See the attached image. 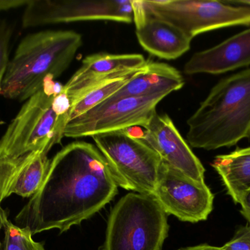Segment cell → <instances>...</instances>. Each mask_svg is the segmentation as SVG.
<instances>
[{
    "label": "cell",
    "mask_w": 250,
    "mask_h": 250,
    "mask_svg": "<svg viewBox=\"0 0 250 250\" xmlns=\"http://www.w3.org/2000/svg\"><path fill=\"white\" fill-rule=\"evenodd\" d=\"M7 218V213L4 209H2L0 204V233L4 227V220ZM0 250H3L2 241L0 240Z\"/></svg>",
    "instance_id": "obj_24"
},
{
    "label": "cell",
    "mask_w": 250,
    "mask_h": 250,
    "mask_svg": "<svg viewBox=\"0 0 250 250\" xmlns=\"http://www.w3.org/2000/svg\"><path fill=\"white\" fill-rule=\"evenodd\" d=\"M226 2L229 3V4H234V5H239V6H245V7H250V0L248 1V0H237V1H226Z\"/></svg>",
    "instance_id": "obj_25"
},
{
    "label": "cell",
    "mask_w": 250,
    "mask_h": 250,
    "mask_svg": "<svg viewBox=\"0 0 250 250\" xmlns=\"http://www.w3.org/2000/svg\"><path fill=\"white\" fill-rule=\"evenodd\" d=\"M146 14L161 19L192 40L199 34L220 28L250 26V7L226 1L140 0Z\"/></svg>",
    "instance_id": "obj_7"
},
{
    "label": "cell",
    "mask_w": 250,
    "mask_h": 250,
    "mask_svg": "<svg viewBox=\"0 0 250 250\" xmlns=\"http://www.w3.org/2000/svg\"><path fill=\"white\" fill-rule=\"evenodd\" d=\"M144 129L141 139L163 162L196 182H205V168L167 114L156 113Z\"/></svg>",
    "instance_id": "obj_11"
},
{
    "label": "cell",
    "mask_w": 250,
    "mask_h": 250,
    "mask_svg": "<svg viewBox=\"0 0 250 250\" xmlns=\"http://www.w3.org/2000/svg\"><path fill=\"white\" fill-rule=\"evenodd\" d=\"M62 88L47 78L42 89L25 101L0 139V159H15L35 151L48 154L60 143L67 119L57 114L53 100Z\"/></svg>",
    "instance_id": "obj_4"
},
{
    "label": "cell",
    "mask_w": 250,
    "mask_h": 250,
    "mask_svg": "<svg viewBox=\"0 0 250 250\" xmlns=\"http://www.w3.org/2000/svg\"><path fill=\"white\" fill-rule=\"evenodd\" d=\"M212 167L235 204L250 189V147L215 157Z\"/></svg>",
    "instance_id": "obj_17"
},
{
    "label": "cell",
    "mask_w": 250,
    "mask_h": 250,
    "mask_svg": "<svg viewBox=\"0 0 250 250\" xmlns=\"http://www.w3.org/2000/svg\"><path fill=\"white\" fill-rule=\"evenodd\" d=\"M25 7L24 28L84 21L133 22L132 0H30Z\"/></svg>",
    "instance_id": "obj_9"
},
{
    "label": "cell",
    "mask_w": 250,
    "mask_h": 250,
    "mask_svg": "<svg viewBox=\"0 0 250 250\" xmlns=\"http://www.w3.org/2000/svg\"><path fill=\"white\" fill-rule=\"evenodd\" d=\"M187 123L192 148H230L250 138V69L221 79Z\"/></svg>",
    "instance_id": "obj_2"
},
{
    "label": "cell",
    "mask_w": 250,
    "mask_h": 250,
    "mask_svg": "<svg viewBox=\"0 0 250 250\" xmlns=\"http://www.w3.org/2000/svg\"><path fill=\"white\" fill-rule=\"evenodd\" d=\"M145 66L131 69L123 74L94 85L73 97L70 100V107L67 113V122L84 114L95 106L112 96Z\"/></svg>",
    "instance_id": "obj_18"
},
{
    "label": "cell",
    "mask_w": 250,
    "mask_h": 250,
    "mask_svg": "<svg viewBox=\"0 0 250 250\" xmlns=\"http://www.w3.org/2000/svg\"><path fill=\"white\" fill-rule=\"evenodd\" d=\"M133 22L140 45L152 55L176 60L189 51L192 39L170 23L146 14L140 0H132Z\"/></svg>",
    "instance_id": "obj_12"
},
{
    "label": "cell",
    "mask_w": 250,
    "mask_h": 250,
    "mask_svg": "<svg viewBox=\"0 0 250 250\" xmlns=\"http://www.w3.org/2000/svg\"><path fill=\"white\" fill-rule=\"evenodd\" d=\"M142 54H113L101 52L82 60V66L63 86L62 92L69 100L85 90L104 81L123 74L131 69L146 64Z\"/></svg>",
    "instance_id": "obj_13"
},
{
    "label": "cell",
    "mask_w": 250,
    "mask_h": 250,
    "mask_svg": "<svg viewBox=\"0 0 250 250\" xmlns=\"http://www.w3.org/2000/svg\"><path fill=\"white\" fill-rule=\"evenodd\" d=\"M239 204L242 206L241 214L248 220V224L250 225V189L242 195Z\"/></svg>",
    "instance_id": "obj_22"
},
{
    "label": "cell",
    "mask_w": 250,
    "mask_h": 250,
    "mask_svg": "<svg viewBox=\"0 0 250 250\" xmlns=\"http://www.w3.org/2000/svg\"><path fill=\"white\" fill-rule=\"evenodd\" d=\"M106 160L86 142L66 145L51 159L39 190L15 217L32 236L51 229L60 233L89 220L118 193Z\"/></svg>",
    "instance_id": "obj_1"
},
{
    "label": "cell",
    "mask_w": 250,
    "mask_h": 250,
    "mask_svg": "<svg viewBox=\"0 0 250 250\" xmlns=\"http://www.w3.org/2000/svg\"><path fill=\"white\" fill-rule=\"evenodd\" d=\"M3 250H45L43 245L35 242L28 228H21L9 221L4 220Z\"/></svg>",
    "instance_id": "obj_19"
},
{
    "label": "cell",
    "mask_w": 250,
    "mask_h": 250,
    "mask_svg": "<svg viewBox=\"0 0 250 250\" xmlns=\"http://www.w3.org/2000/svg\"><path fill=\"white\" fill-rule=\"evenodd\" d=\"M82 45L80 34L70 30H45L23 38L10 60L1 95L26 101L48 77H60L71 64Z\"/></svg>",
    "instance_id": "obj_3"
},
{
    "label": "cell",
    "mask_w": 250,
    "mask_h": 250,
    "mask_svg": "<svg viewBox=\"0 0 250 250\" xmlns=\"http://www.w3.org/2000/svg\"><path fill=\"white\" fill-rule=\"evenodd\" d=\"M250 66V29L215 46L195 53L184 67L185 74H221Z\"/></svg>",
    "instance_id": "obj_15"
},
{
    "label": "cell",
    "mask_w": 250,
    "mask_h": 250,
    "mask_svg": "<svg viewBox=\"0 0 250 250\" xmlns=\"http://www.w3.org/2000/svg\"><path fill=\"white\" fill-rule=\"evenodd\" d=\"M220 248L221 250H250V225L240 226L231 240Z\"/></svg>",
    "instance_id": "obj_21"
},
{
    "label": "cell",
    "mask_w": 250,
    "mask_h": 250,
    "mask_svg": "<svg viewBox=\"0 0 250 250\" xmlns=\"http://www.w3.org/2000/svg\"><path fill=\"white\" fill-rule=\"evenodd\" d=\"M178 250H221V248L218 247L211 246L208 244L196 245V246L188 247V248H182Z\"/></svg>",
    "instance_id": "obj_23"
},
{
    "label": "cell",
    "mask_w": 250,
    "mask_h": 250,
    "mask_svg": "<svg viewBox=\"0 0 250 250\" xmlns=\"http://www.w3.org/2000/svg\"><path fill=\"white\" fill-rule=\"evenodd\" d=\"M185 80L182 73L166 63L147 62L144 68L133 76L118 92L108 99L125 97L167 96L182 89Z\"/></svg>",
    "instance_id": "obj_16"
},
{
    "label": "cell",
    "mask_w": 250,
    "mask_h": 250,
    "mask_svg": "<svg viewBox=\"0 0 250 250\" xmlns=\"http://www.w3.org/2000/svg\"><path fill=\"white\" fill-rule=\"evenodd\" d=\"M153 196L167 215L182 222L205 221L213 210L214 196L205 182H196L163 161Z\"/></svg>",
    "instance_id": "obj_10"
},
{
    "label": "cell",
    "mask_w": 250,
    "mask_h": 250,
    "mask_svg": "<svg viewBox=\"0 0 250 250\" xmlns=\"http://www.w3.org/2000/svg\"><path fill=\"white\" fill-rule=\"evenodd\" d=\"M108 163L117 186L135 193L154 195L161 159L128 129L92 136Z\"/></svg>",
    "instance_id": "obj_6"
},
{
    "label": "cell",
    "mask_w": 250,
    "mask_h": 250,
    "mask_svg": "<svg viewBox=\"0 0 250 250\" xmlns=\"http://www.w3.org/2000/svg\"><path fill=\"white\" fill-rule=\"evenodd\" d=\"M47 155L35 151L15 159H0V204L12 194L31 198L39 190L51 164Z\"/></svg>",
    "instance_id": "obj_14"
},
{
    "label": "cell",
    "mask_w": 250,
    "mask_h": 250,
    "mask_svg": "<svg viewBox=\"0 0 250 250\" xmlns=\"http://www.w3.org/2000/svg\"><path fill=\"white\" fill-rule=\"evenodd\" d=\"M165 95L125 97L107 99L84 114L67 122L64 136H93L133 126L144 128L155 114L157 104Z\"/></svg>",
    "instance_id": "obj_8"
},
{
    "label": "cell",
    "mask_w": 250,
    "mask_h": 250,
    "mask_svg": "<svg viewBox=\"0 0 250 250\" xmlns=\"http://www.w3.org/2000/svg\"><path fill=\"white\" fill-rule=\"evenodd\" d=\"M167 214L152 195L130 192L111 209L100 250H162Z\"/></svg>",
    "instance_id": "obj_5"
},
{
    "label": "cell",
    "mask_w": 250,
    "mask_h": 250,
    "mask_svg": "<svg viewBox=\"0 0 250 250\" xmlns=\"http://www.w3.org/2000/svg\"><path fill=\"white\" fill-rule=\"evenodd\" d=\"M13 34L11 25L0 19V95L3 80L10 63V44Z\"/></svg>",
    "instance_id": "obj_20"
}]
</instances>
